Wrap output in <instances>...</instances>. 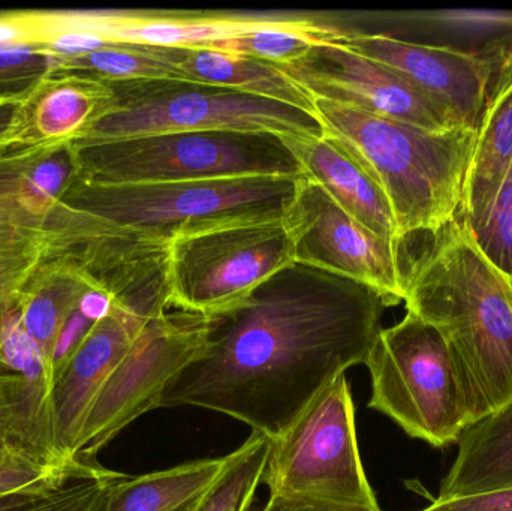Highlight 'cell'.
<instances>
[{"instance_id":"obj_22","label":"cell","mask_w":512,"mask_h":511,"mask_svg":"<svg viewBox=\"0 0 512 511\" xmlns=\"http://www.w3.org/2000/svg\"><path fill=\"white\" fill-rule=\"evenodd\" d=\"M442 480L438 500L474 497L512 488V401L469 426Z\"/></svg>"},{"instance_id":"obj_14","label":"cell","mask_w":512,"mask_h":511,"mask_svg":"<svg viewBox=\"0 0 512 511\" xmlns=\"http://www.w3.org/2000/svg\"><path fill=\"white\" fill-rule=\"evenodd\" d=\"M345 45L408 78L450 108L469 129H477L490 87L512 45L465 50L424 44L384 33H343Z\"/></svg>"},{"instance_id":"obj_36","label":"cell","mask_w":512,"mask_h":511,"mask_svg":"<svg viewBox=\"0 0 512 511\" xmlns=\"http://www.w3.org/2000/svg\"><path fill=\"white\" fill-rule=\"evenodd\" d=\"M29 99L0 102V147L20 138Z\"/></svg>"},{"instance_id":"obj_15","label":"cell","mask_w":512,"mask_h":511,"mask_svg":"<svg viewBox=\"0 0 512 511\" xmlns=\"http://www.w3.org/2000/svg\"><path fill=\"white\" fill-rule=\"evenodd\" d=\"M316 20L318 14L300 12L72 11L62 12L57 26L122 44L209 48L258 30Z\"/></svg>"},{"instance_id":"obj_3","label":"cell","mask_w":512,"mask_h":511,"mask_svg":"<svg viewBox=\"0 0 512 511\" xmlns=\"http://www.w3.org/2000/svg\"><path fill=\"white\" fill-rule=\"evenodd\" d=\"M315 114L324 135L378 183L405 242L459 218L474 129L429 131L322 99L315 101Z\"/></svg>"},{"instance_id":"obj_8","label":"cell","mask_w":512,"mask_h":511,"mask_svg":"<svg viewBox=\"0 0 512 511\" xmlns=\"http://www.w3.org/2000/svg\"><path fill=\"white\" fill-rule=\"evenodd\" d=\"M78 176L72 141L17 138L0 147V315L59 261L51 218Z\"/></svg>"},{"instance_id":"obj_25","label":"cell","mask_w":512,"mask_h":511,"mask_svg":"<svg viewBox=\"0 0 512 511\" xmlns=\"http://www.w3.org/2000/svg\"><path fill=\"white\" fill-rule=\"evenodd\" d=\"M90 288L95 285L83 270L69 261H57L33 281L18 303L21 326L41 348L51 374L60 332Z\"/></svg>"},{"instance_id":"obj_6","label":"cell","mask_w":512,"mask_h":511,"mask_svg":"<svg viewBox=\"0 0 512 511\" xmlns=\"http://www.w3.org/2000/svg\"><path fill=\"white\" fill-rule=\"evenodd\" d=\"M75 150L78 177L99 185L301 176L282 138L262 132H164Z\"/></svg>"},{"instance_id":"obj_4","label":"cell","mask_w":512,"mask_h":511,"mask_svg":"<svg viewBox=\"0 0 512 511\" xmlns=\"http://www.w3.org/2000/svg\"><path fill=\"white\" fill-rule=\"evenodd\" d=\"M110 95L74 138L75 147L164 132H262L324 137L316 114L191 80H102Z\"/></svg>"},{"instance_id":"obj_39","label":"cell","mask_w":512,"mask_h":511,"mask_svg":"<svg viewBox=\"0 0 512 511\" xmlns=\"http://www.w3.org/2000/svg\"><path fill=\"white\" fill-rule=\"evenodd\" d=\"M3 101H23V99H0V102Z\"/></svg>"},{"instance_id":"obj_31","label":"cell","mask_w":512,"mask_h":511,"mask_svg":"<svg viewBox=\"0 0 512 511\" xmlns=\"http://www.w3.org/2000/svg\"><path fill=\"white\" fill-rule=\"evenodd\" d=\"M80 464L81 462L75 461L71 464L45 465L26 456H6L0 459V494L60 482L74 473Z\"/></svg>"},{"instance_id":"obj_10","label":"cell","mask_w":512,"mask_h":511,"mask_svg":"<svg viewBox=\"0 0 512 511\" xmlns=\"http://www.w3.org/2000/svg\"><path fill=\"white\" fill-rule=\"evenodd\" d=\"M294 263L282 219L171 240V308L213 317L236 308L274 273Z\"/></svg>"},{"instance_id":"obj_19","label":"cell","mask_w":512,"mask_h":511,"mask_svg":"<svg viewBox=\"0 0 512 511\" xmlns=\"http://www.w3.org/2000/svg\"><path fill=\"white\" fill-rule=\"evenodd\" d=\"M327 23L343 33L417 32L435 36L429 44L459 47L466 41L472 50L512 45V12L478 9L444 11L360 12V14H325Z\"/></svg>"},{"instance_id":"obj_9","label":"cell","mask_w":512,"mask_h":511,"mask_svg":"<svg viewBox=\"0 0 512 511\" xmlns=\"http://www.w3.org/2000/svg\"><path fill=\"white\" fill-rule=\"evenodd\" d=\"M262 483L270 495L381 510L361 461L345 375L328 384L285 432L268 440Z\"/></svg>"},{"instance_id":"obj_20","label":"cell","mask_w":512,"mask_h":511,"mask_svg":"<svg viewBox=\"0 0 512 511\" xmlns=\"http://www.w3.org/2000/svg\"><path fill=\"white\" fill-rule=\"evenodd\" d=\"M155 48L186 80L227 87L315 114V101L273 63L213 48Z\"/></svg>"},{"instance_id":"obj_11","label":"cell","mask_w":512,"mask_h":511,"mask_svg":"<svg viewBox=\"0 0 512 511\" xmlns=\"http://www.w3.org/2000/svg\"><path fill=\"white\" fill-rule=\"evenodd\" d=\"M207 317L168 311L146 324L93 402L72 461L93 464L123 429L156 402L170 381L203 348Z\"/></svg>"},{"instance_id":"obj_29","label":"cell","mask_w":512,"mask_h":511,"mask_svg":"<svg viewBox=\"0 0 512 511\" xmlns=\"http://www.w3.org/2000/svg\"><path fill=\"white\" fill-rule=\"evenodd\" d=\"M468 222L475 242L512 287V162L486 206Z\"/></svg>"},{"instance_id":"obj_7","label":"cell","mask_w":512,"mask_h":511,"mask_svg":"<svg viewBox=\"0 0 512 511\" xmlns=\"http://www.w3.org/2000/svg\"><path fill=\"white\" fill-rule=\"evenodd\" d=\"M364 365L372 378L369 407L409 437L442 449L472 425L447 344L411 312L379 332Z\"/></svg>"},{"instance_id":"obj_12","label":"cell","mask_w":512,"mask_h":511,"mask_svg":"<svg viewBox=\"0 0 512 511\" xmlns=\"http://www.w3.org/2000/svg\"><path fill=\"white\" fill-rule=\"evenodd\" d=\"M294 263L360 282L397 306L406 294V245L388 242L340 209L313 180L297 177L283 210Z\"/></svg>"},{"instance_id":"obj_35","label":"cell","mask_w":512,"mask_h":511,"mask_svg":"<svg viewBox=\"0 0 512 511\" xmlns=\"http://www.w3.org/2000/svg\"><path fill=\"white\" fill-rule=\"evenodd\" d=\"M261 511H373L357 509V507L340 506L325 501L309 500L301 497H283L270 495V500ZM382 511V510H378Z\"/></svg>"},{"instance_id":"obj_21","label":"cell","mask_w":512,"mask_h":511,"mask_svg":"<svg viewBox=\"0 0 512 511\" xmlns=\"http://www.w3.org/2000/svg\"><path fill=\"white\" fill-rule=\"evenodd\" d=\"M512 162V48L502 60L475 129L459 218L481 212Z\"/></svg>"},{"instance_id":"obj_17","label":"cell","mask_w":512,"mask_h":511,"mask_svg":"<svg viewBox=\"0 0 512 511\" xmlns=\"http://www.w3.org/2000/svg\"><path fill=\"white\" fill-rule=\"evenodd\" d=\"M149 321L114 305L110 317L96 323L69 357L53 389L57 447L65 461L74 462L72 452L93 402Z\"/></svg>"},{"instance_id":"obj_32","label":"cell","mask_w":512,"mask_h":511,"mask_svg":"<svg viewBox=\"0 0 512 511\" xmlns=\"http://www.w3.org/2000/svg\"><path fill=\"white\" fill-rule=\"evenodd\" d=\"M45 50L63 59H74L101 50L107 45L113 44L108 39L92 32H65L51 38L42 39Z\"/></svg>"},{"instance_id":"obj_30","label":"cell","mask_w":512,"mask_h":511,"mask_svg":"<svg viewBox=\"0 0 512 511\" xmlns=\"http://www.w3.org/2000/svg\"><path fill=\"white\" fill-rule=\"evenodd\" d=\"M41 41L0 45V99H29L62 66Z\"/></svg>"},{"instance_id":"obj_13","label":"cell","mask_w":512,"mask_h":511,"mask_svg":"<svg viewBox=\"0 0 512 511\" xmlns=\"http://www.w3.org/2000/svg\"><path fill=\"white\" fill-rule=\"evenodd\" d=\"M276 66L313 101L336 102L429 131L469 129L399 72L337 42L315 45L301 59Z\"/></svg>"},{"instance_id":"obj_5","label":"cell","mask_w":512,"mask_h":511,"mask_svg":"<svg viewBox=\"0 0 512 511\" xmlns=\"http://www.w3.org/2000/svg\"><path fill=\"white\" fill-rule=\"evenodd\" d=\"M297 177L99 185L78 177L59 204L167 240L282 219Z\"/></svg>"},{"instance_id":"obj_18","label":"cell","mask_w":512,"mask_h":511,"mask_svg":"<svg viewBox=\"0 0 512 511\" xmlns=\"http://www.w3.org/2000/svg\"><path fill=\"white\" fill-rule=\"evenodd\" d=\"M301 167L351 218L376 236L406 245L393 210L378 183L333 138L280 137Z\"/></svg>"},{"instance_id":"obj_26","label":"cell","mask_w":512,"mask_h":511,"mask_svg":"<svg viewBox=\"0 0 512 511\" xmlns=\"http://www.w3.org/2000/svg\"><path fill=\"white\" fill-rule=\"evenodd\" d=\"M125 474L80 464L60 482L0 494V511H105Z\"/></svg>"},{"instance_id":"obj_28","label":"cell","mask_w":512,"mask_h":511,"mask_svg":"<svg viewBox=\"0 0 512 511\" xmlns=\"http://www.w3.org/2000/svg\"><path fill=\"white\" fill-rule=\"evenodd\" d=\"M268 438H251L231 453L221 479L189 511H251L267 467Z\"/></svg>"},{"instance_id":"obj_37","label":"cell","mask_w":512,"mask_h":511,"mask_svg":"<svg viewBox=\"0 0 512 511\" xmlns=\"http://www.w3.org/2000/svg\"><path fill=\"white\" fill-rule=\"evenodd\" d=\"M114 309V299L110 294L105 291L98 290V288H90L78 303V311L87 320L92 323H99L110 317Z\"/></svg>"},{"instance_id":"obj_27","label":"cell","mask_w":512,"mask_h":511,"mask_svg":"<svg viewBox=\"0 0 512 511\" xmlns=\"http://www.w3.org/2000/svg\"><path fill=\"white\" fill-rule=\"evenodd\" d=\"M78 77L89 80H153L171 78L186 80L182 72L171 65L149 45L113 42L101 50L74 59H63L62 66L51 78Z\"/></svg>"},{"instance_id":"obj_1","label":"cell","mask_w":512,"mask_h":511,"mask_svg":"<svg viewBox=\"0 0 512 511\" xmlns=\"http://www.w3.org/2000/svg\"><path fill=\"white\" fill-rule=\"evenodd\" d=\"M387 308L367 285L289 264L236 308L207 318L203 348L156 408L215 411L273 440L328 384L366 363Z\"/></svg>"},{"instance_id":"obj_16","label":"cell","mask_w":512,"mask_h":511,"mask_svg":"<svg viewBox=\"0 0 512 511\" xmlns=\"http://www.w3.org/2000/svg\"><path fill=\"white\" fill-rule=\"evenodd\" d=\"M54 378L44 354L21 326L20 308L0 315V413L15 452L39 464H71L57 447ZM75 462V461H74Z\"/></svg>"},{"instance_id":"obj_38","label":"cell","mask_w":512,"mask_h":511,"mask_svg":"<svg viewBox=\"0 0 512 511\" xmlns=\"http://www.w3.org/2000/svg\"><path fill=\"white\" fill-rule=\"evenodd\" d=\"M11 455H20V453L15 452L14 447L9 443L8 434H6L5 425H3L2 413H0V459Z\"/></svg>"},{"instance_id":"obj_34","label":"cell","mask_w":512,"mask_h":511,"mask_svg":"<svg viewBox=\"0 0 512 511\" xmlns=\"http://www.w3.org/2000/svg\"><path fill=\"white\" fill-rule=\"evenodd\" d=\"M96 323L84 318L80 314V311H75L74 314L69 317L63 326L62 332H60L59 339L56 342V348H54L53 354V377L54 383H56L57 377H59L62 369L65 368L66 362L69 357L72 356L78 345L81 344L87 333L92 330V327Z\"/></svg>"},{"instance_id":"obj_24","label":"cell","mask_w":512,"mask_h":511,"mask_svg":"<svg viewBox=\"0 0 512 511\" xmlns=\"http://www.w3.org/2000/svg\"><path fill=\"white\" fill-rule=\"evenodd\" d=\"M108 95L102 80L50 78L27 102L21 138L32 143L74 140Z\"/></svg>"},{"instance_id":"obj_33","label":"cell","mask_w":512,"mask_h":511,"mask_svg":"<svg viewBox=\"0 0 512 511\" xmlns=\"http://www.w3.org/2000/svg\"><path fill=\"white\" fill-rule=\"evenodd\" d=\"M420 511H512V488L474 497L436 498L429 507Z\"/></svg>"},{"instance_id":"obj_23","label":"cell","mask_w":512,"mask_h":511,"mask_svg":"<svg viewBox=\"0 0 512 511\" xmlns=\"http://www.w3.org/2000/svg\"><path fill=\"white\" fill-rule=\"evenodd\" d=\"M230 461L231 453L143 476L126 474L105 511H189L221 479Z\"/></svg>"},{"instance_id":"obj_2","label":"cell","mask_w":512,"mask_h":511,"mask_svg":"<svg viewBox=\"0 0 512 511\" xmlns=\"http://www.w3.org/2000/svg\"><path fill=\"white\" fill-rule=\"evenodd\" d=\"M403 303L447 344L472 425L510 404L512 287L468 222L457 218L408 257Z\"/></svg>"}]
</instances>
